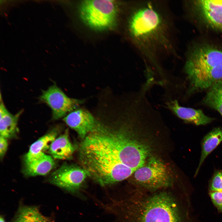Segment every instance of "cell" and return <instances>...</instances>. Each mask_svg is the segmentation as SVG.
Instances as JSON below:
<instances>
[{
    "label": "cell",
    "instance_id": "cell-10",
    "mask_svg": "<svg viewBox=\"0 0 222 222\" xmlns=\"http://www.w3.org/2000/svg\"><path fill=\"white\" fill-rule=\"evenodd\" d=\"M63 120L76 132L82 140L101 125L91 113L83 109H77L72 111L65 116Z\"/></svg>",
    "mask_w": 222,
    "mask_h": 222
},
{
    "label": "cell",
    "instance_id": "cell-8",
    "mask_svg": "<svg viewBox=\"0 0 222 222\" xmlns=\"http://www.w3.org/2000/svg\"><path fill=\"white\" fill-rule=\"evenodd\" d=\"M39 100L51 109L52 118L60 119L75 110L83 101L67 96L56 84L42 92Z\"/></svg>",
    "mask_w": 222,
    "mask_h": 222
},
{
    "label": "cell",
    "instance_id": "cell-1",
    "mask_svg": "<svg viewBox=\"0 0 222 222\" xmlns=\"http://www.w3.org/2000/svg\"><path fill=\"white\" fill-rule=\"evenodd\" d=\"M127 20L129 37L145 63L146 70L166 79L162 62L178 57L173 13L165 1L136 0Z\"/></svg>",
    "mask_w": 222,
    "mask_h": 222
},
{
    "label": "cell",
    "instance_id": "cell-2",
    "mask_svg": "<svg viewBox=\"0 0 222 222\" xmlns=\"http://www.w3.org/2000/svg\"><path fill=\"white\" fill-rule=\"evenodd\" d=\"M126 117L116 130L101 125L82 140L79 150L109 157L135 172L146 162L149 150L133 136L142 122L139 113L133 110L128 112Z\"/></svg>",
    "mask_w": 222,
    "mask_h": 222
},
{
    "label": "cell",
    "instance_id": "cell-22",
    "mask_svg": "<svg viewBox=\"0 0 222 222\" xmlns=\"http://www.w3.org/2000/svg\"><path fill=\"white\" fill-rule=\"evenodd\" d=\"M8 147L7 139L0 136V157L2 158L6 153Z\"/></svg>",
    "mask_w": 222,
    "mask_h": 222
},
{
    "label": "cell",
    "instance_id": "cell-19",
    "mask_svg": "<svg viewBox=\"0 0 222 222\" xmlns=\"http://www.w3.org/2000/svg\"><path fill=\"white\" fill-rule=\"evenodd\" d=\"M204 102L218 111L222 116V80L216 83L208 89Z\"/></svg>",
    "mask_w": 222,
    "mask_h": 222
},
{
    "label": "cell",
    "instance_id": "cell-7",
    "mask_svg": "<svg viewBox=\"0 0 222 222\" xmlns=\"http://www.w3.org/2000/svg\"><path fill=\"white\" fill-rule=\"evenodd\" d=\"M134 180L137 185L142 187L156 190L166 187L171 183L170 172L162 161L154 157L134 173Z\"/></svg>",
    "mask_w": 222,
    "mask_h": 222
},
{
    "label": "cell",
    "instance_id": "cell-5",
    "mask_svg": "<svg viewBox=\"0 0 222 222\" xmlns=\"http://www.w3.org/2000/svg\"><path fill=\"white\" fill-rule=\"evenodd\" d=\"M79 160L88 176L101 186L118 182L134 171L110 158L93 153L79 151Z\"/></svg>",
    "mask_w": 222,
    "mask_h": 222
},
{
    "label": "cell",
    "instance_id": "cell-17",
    "mask_svg": "<svg viewBox=\"0 0 222 222\" xmlns=\"http://www.w3.org/2000/svg\"><path fill=\"white\" fill-rule=\"evenodd\" d=\"M57 134V130L54 129L32 144L24 156V162L29 161L45 153L46 150H49Z\"/></svg>",
    "mask_w": 222,
    "mask_h": 222
},
{
    "label": "cell",
    "instance_id": "cell-14",
    "mask_svg": "<svg viewBox=\"0 0 222 222\" xmlns=\"http://www.w3.org/2000/svg\"><path fill=\"white\" fill-rule=\"evenodd\" d=\"M75 150L74 146L69 138L68 129L53 142L48 152L54 158L66 160L71 158Z\"/></svg>",
    "mask_w": 222,
    "mask_h": 222
},
{
    "label": "cell",
    "instance_id": "cell-6",
    "mask_svg": "<svg viewBox=\"0 0 222 222\" xmlns=\"http://www.w3.org/2000/svg\"><path fill=\"white\" fill-rule=\"evenodd\" d=\"M80 12L84 23L95 30L111 29L117 23L118 8L113 0L84 1Z\"/></svg>",
    "mask_w": 222,
    "mask_h": 222
},
{
    "label": "cell",
    "instance_id": "cell-13",
    "mask_svg": "<svg viewBox=\"0 0 222 222\" xmlns=\"http://www.w3.org/2000/svg\"><path fill=\"white\" fill-rule=\"evenodd\" d=\"M24 173L31 176L47 174L55 164L53 158L45 153L29 161L24 162Z\"/></svg>",
    "mask_w": 222,
    "mask_h": 222
},
{
    "label": "cell",
    "instance_id": "cell-18",
    "mask_svg": "<svg viewBox=\"0 0 222 222\" xmlns=\"http://www.w3.org/2000/svg\"><path fill=\"white\" fill-rule=\"evenodd\" d=\"M49 219L43 215L35 206L20 207L13 222H48Z\"/></svg>",
    "mask_w": 222,
    "mask_h": 222
},
{
    "label": "cell",
    "instance_id": "cell-23",
    "mask_svg": "<svg viewBox=\"0 0 222 222\" xmlns=\"http://www.w3.org/2000/svg\"><path fill=\"white\" fill-rule=\"evenodd\" d=\"M0 222H6L3 217L1 216L0 217Z\"/></svg>",
    "mask_w": 222,
    "mask_h": 222
},
{
    "label": "cell",
    "instance_id": "cell-12",
    "mask_svg": "<svg viewBox=\"0 0 222 222\" xmlns=\"http://www.w3.org/2000/svg\"><path fill=\"white\" fill-rule=\"evenodd\" d=\"M167 108L179 118L197 125L211 123L213 119L205 115L200 109L182 106L176 99H171L166 103Z\"/></svg>",
    "mask_w": 222,
    "mask_h": 222
},
{
    "label": "cell",
    "instance_id": "cell-4",
    "mask_svg": "<svg viewBox=\"0 0 222 222\" xmlns=\"http://www.w3.org/2000/svg\"><path fill=\"white\" fill-rule=\"evenodd\" d=\"M184 71L189 92L208 89L222 80V50L209 46L198 47L187 56Z\"/></svg>",
    "mask_w": 222,
    "mask_h": 222
},
{
    "label": "cell",
    "instance_id": "cell-16",
    "mask_svg": "<svg viewBox=\"0 0 222 222\" xmlns=\"http://www.w3.org/2000/svg\"><path fill=\"white\" fill-rule=\"evenodd\" d=\"M222 142V128L217 127L212 129L203 138L201 143V156L195 173L198 174L202 165L207 157Z\"/></svg>",
    "mask_w": 222,
    "mask_h": 222
},
{
    "label": "cell",
    "instance_id": "cell-21",
    "mask_svg": "<svg viewBox=\"0 0 222 222\" xmlns=\"http://www.w3.org/2000/svg\"><path fill=\"white\" fill-rule=\"evenodd\" d=\"M212 201L220 212H222V192L209 191Z\"/></svg>",
    "mask_w": 222,
    "mask_h": 222
},
{
    "label": "cell",
    "instance_id": "cell-11",
    "mask_svg": "<svg viewBox=\"0 0 222 222\" xmlns=\"http://www.w3.org/2000/svg\"><path fill=\"white\" fill-rule=\"evenodd\" d=\"M194 5L208 24L222 30V0H197Z\"/></svg>",
    "mask_w": 222,
    "mask_h": 222
},
{
    "label": "cell",
    "instance_id": "cell-15",
    "mask_svg": "<svg viewBox=\"0 0 222 222\" xmlns=\"http://www.w3.org/2000/svg\"><path fill=\"white\" fill-rule=\"evenodd\" d=\"M0 99V136L7 139L12 138L16 136L18 131V121L22 111L14 115L12 114L5 106L1 96Z\"/></svg>",
    "mask_w": 222,
    "mask_h": 222
},
{
    "label": "cell",
    "instance_id": "cell-9",
    "mask_svg": "<svg viewBox=\"0 0 222 222\" xmlns=\"http://www.w3.org/2000/svg\"><path fill=\"white\" fill-rule=\"evenodd\" d=\"M88 176L81 166L64 164L51 175L52 184L72 192L78 191Z\"/></svg>",
    "mask_w": 222,
    "mask_h": 222
},
{
    "label": "cell",
    "instance_id": "cell-20",
    "mask_svg": "<svg viewBox=\"0 0 222 222\" xmlns=\"http://www.w3.org/2000/svg\"><path fill=\"white\" fill-rule=\"evenodd\" d=\"M209 190L210 191L222 192V171L214 173L210 182Z\"/></svg>",
    "mask_w": 222,
    "mask_h": 222
},
{
    "label": "cell",
    "instance_id": "cell-3",
    "mask_svg": "<svg viewBox=\"0 0 222 222\" xmlns=\"http://www.w3.org/2000/svg\"><path fill=\"white\" fill-rule=\"evenodd\" d=\"M110 207L125 222H183L178 202L166 192L133 196Z\"/></svg>",
    "mask_w": 222,
    "mask_h": 222
}]
</instances>
